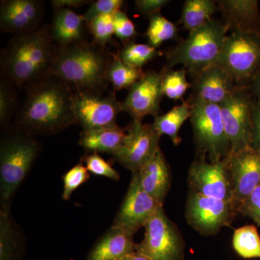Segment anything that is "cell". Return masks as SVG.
Listing matches in <instances>:
<instances>
[{"instance_id":"27","label":"cell","mask_w":260,"mask_h":260,"mask_svg":"<svg viewBox=\"0 0 260 260\" xmlns=\"http://www.w3.org/2000/svg\"><path fill=\"white\" fill-rule=\"evenodd\" d=\"M233 246L244 259L260 258V236L255 225L239 228L233 236Z\"/></svg>"},{"instance_id":"2","label":"cell","mask_w":260,"mask_h":260,"mask_svg":"<svg viewBox=\"0 0 260 260\" xmlns=\"http://www.w3.org/2000/svg\"><path fill=\"white\" fill-rule=\"evenodd\" d=\"M56 49L51 25L47 24L15 35L1 51L2 77L18 88L26 86L48 75Z\"/></svg>"},{"instance_id":"20","label":"cell","mask_w":260,"mask_h":260,"mask_svg":"<svg viewBox=\"0 0 260 260\" xmlns=\"http://www.w3.org/2000/svg\"><path fill=\"white\" fill-rule=\"evenodd\" d=\"M136 172L143 190L164 206L172 184V176L162 150L160 149L158 150Z\"/></svg>"},{"instance_id":"30","label":"cell","mask_w":260,"mask_h":260,"mask_svg":"<svg viewBox=\"0 0 260 260\" xmlns=\"http://www.w3.org/2000/svg\"><path fill=\"white\" fill-rule=\"evenodd\" d=\"M18 245L10 210L0 211V260H18Z\"/></svg>"},{"instance_id":"39","label":"cell","mask_w":260,"mask_h":260,"mask_svg":"<svg viewBox=\"0 0 260 260\" xmlns=\"http://www.w3.org/2000/svg\"><path fill=\"white\" fill-rule=\"evenodd\" d=\"M171 3L169 0H137L135 1V10L147 18L160 13L166 5Z\"/></svg>"},{"instance_id":"40","label":"cell","mask_w":260,"mask_h":260,"mask_svg":"<svg viewBox=\"0 0 260 260\" xmlns=\"http://www.w3.org/2000/svg\"><path fill=\"white\" fill-rule=\"evenodd\" d=\"M251 147L260 150V104L254 99L251 112Z\"/></svg>"},{"instance_id":"17","label":"cell","mask_w":260,"mask_h":260,"mask_svg":"<svg viewBox=\"0 0 260 260\" xmlns=\"http://www.w3.org/2000/svg\"><path fill=\"white\" fill-rule=\"evenodd\" d=\"M191 76L190 97L215 105H222L237 87L232 75L216 62Z\"/></svg>"},{"instance_id":"12","label":"cell","mask_w":260,"mask_h":260,"mask_svg":"<svg viewBox=\"0 0 260 260\" xmlns=\"http://www.w3.org/2000/svg\"><path fill=\"white\" fill-rule=\"evenodd\" d=\"M160 136L152 124L133 120L126 127L122 144L112 156L132 173L138 170L160 150Z\"/></svg>"},{"instance_id":"1","label":"cell","mask_w":260,"mask_h":260,"mask_svg":"<svg viewBox=\"0 0 260 260\" xmlns=\"http://www.w3.org/2000/svg\"><path fill=\"white\" fill-rule=\"evenodd\" d=\"M16 116L17 127L30 135L57 134L77 124L75 90L54 75H46L25 86Z\"/></svg>"},{"instance_id":"6","label":"cell","mask_w":260,"mask_h":260,"mask_svg":"<svg viewBox=\"0 0 260 260\" xmlns=\"http://www.w3.org/2000/svg\"><path fill=\"white\" fill-rule=\"evenodd\" d=\"M190 121L198 156L207 155L210 162L226 158L231 145L222 117L220 106L189 97Z\"/></svg>"},{"instance_id":"42","label":"cell","mask_w":260,"mask_h":260,"mask_svg":"<svg viewBox=\"0 0 260 260\" xmlns=\"http://www.w3.org/2000/svg\"><path fill=\"white\" fill-rule=\"evenodd\" d=\"M249 89L254 100L260 104V70L251 82Z\"/></svg>"},{"instance_id":"25","label":"cell","mask_w":260,"mask_h":260,"mask_svg":"<svg viewBox=\"0 0 260 260\" xmlns=\"http://www.w3.org/2000/svg\"><path fill=\"white\" fill-rule=\"evenodd\" d=\"M219 11L216 1L186 0L182 8L180 22L189 32L209 22Z\"/></svg>"},{"instance_id":"19","label":"cell","mask_w":260,"mask_h":260,"mask_svg":"<svg viewBox=\"0 0 260 260\" xmlns=\"http://www.w3.org/2000/svg\"><path fill=\"white\" fill-rule=\"evenodd\" d=\"M218 10L229 30L260 36L259 3L257 0H219Z\"/></svg>"},{"instance_id":"35","label":"cell","mask_w":260,"mask_h":260,"mask_svg":"<svg viewBox=\"0 0 260 260\" xmlns=\"http://www.w3.org/2000/svg\"><path fill=\"white\" fill-rule=\"evenodd\" d=\"M85 167L90 173L97 176L109 178L112 180H119L120 175L109 162L106 161L98 153H91L82 158Z\"/></svg>"},{"instance_id":"37","label":"cell","mask_w":260,"mask_h":260,"mask_svg":"<svg viewBox=\"0 0 260 260\" xmlns=\"http://www.w3.org/2000/svg\"><path fill=\"white\" fill-rule=\"evenodd\" d=\"M123 0H97L92 2L90 8L83 15L86 23L99 15L110 14L121 10L124 4Z\"/></svg>"},{"instance_id":"4","label":"cell","mask_w":260,"mask_h":260,"mask_svg":"<svg viewBox=\"0 0 260 260\" xmlns=\"http://www.w3.org/2000/svg\"><path fill=\"white\" fill-rule=\"evenodd\" d=\"M32 135L19 128L10 130L0 144L1 210H10L13 195L26 177L39 152Z\"/></svg>"},{"instance_id":"34","label":"cell","mask_w":260,"mask_h":260,"mask_svg":"<svg viewBox=\"0 0 260 260\" xmlns=\"http://www.w3.org/2000/svg\"><path fill=\"white\" fill-rule=\"evenodd\" d=\"M62 179L64 181L62 199L68 200L75 190L88 181L90 174L85 166L80 162L65 173Z\"/></svg>"},{"instance_id":"7","label":"cell","mask_w":260,"mask_h":260,"mask_svg":"<svg viewBox=\"0 0 260 260\" xmlns=\"http://www.w3.org/2000/svg\"><path fill=\"white\" fill-rule=\"evenodd\" d=\"M216 63L227 70L237 85L249 88L260 70V36L232 32Z\"/></svg>"},{"instance_id":"24","label":"cell","mask_w":260,"mask_h":260,"mask_svg":"<svg viewBox=\"0 0 260 260\" xmlns=\"http://www.w3.org/2000/svg\"><path fill=\"white\" fill-rule=\"evenodd\" d=\"M190 116V104L187 101L175 106L165 114L155 116L153 124L160 136L167 135L174 145H178L181 140L179 137L181 127Z\"/></svg>"},{"instance_id":"31","label":"cell","mask_w":260,"mask_h":260,"mask_svg":"<svg viewBox=\"0 0 260 260\" xmlns=\"http://www.w3.org/2000/svg\"><path fill=\"white\" fill-rule=\"evenodd\" d=\"M121 60L133 68L143 69V67L151 61L158 54L156 48L150 44L130 42L124 44L118 51Z\"/></svg>"},{"instance_id":"21","label":"cell","mask_w":260,"mask_h":260,"mask_svg":"<svg viewBox=\"0 0 260 260\" xmlns=\"http://www.w3.org/2000/svg\"><path fill=\"white\" fill-rule=\"evenodd\" d=\"M133 234L112 225L95 243L86 260H119L136 251Z\"/></svg>"},{"instance_id":"43","label":"cell","mask_w":260,"mask_h":260,"mask_svg":"<svg viewBox=\"0 0 260 260\" xmlns=\"http://www.w3.org/2000/svg\"><path fill=\"white\" fill-rule=\"evenodd\" d=\"M119 260H151L148 256L143 255V254H140L138 251H135V252L131 253V254H128L124 257L121 258Z\"/></svg>"},{"instance_id":"18","label":"cell","mask_w":260,"mask_h":260,"mask_svg":"<svg viewBox=\"0 0 260 260\" xmlns=\"http://www.w3.org/2000/svg\"><path fill=\"white\" fill-rule=\"evenodd\" d=\"M44 12L40 0H3L0 4V28L18 35L39 28Z\"/></svg>"},{"instance_id":"9","label":"cell","mask_w":260,"mask_h":260,"mask_svg":"<svg viewBox=\"0 0 260 260\" xmlns=\"http://www.w3.org/2000/svg\"><path fill=\"white\" fill-rule=\"evenodd\" d=\"M237 213L233 202L189 190L186 203V219L188 224L202 235L218 234L222 228L232 223Z\"/></svg>"},{"instance_id":"11","label":"cell","mask_w":260,"mask_h":260,"mask_svg":"<svg viewBox=\"0 0 260 260\" xmlns=\"http://www.w3.org/2000/svg\"><path fill=\"white\" fill-rule=\"evenodd\" d=\"M102 93L75 90L73 102L77 124L84 131L117 125V116L122 112L121 102L116 99L115 92L108 95Z\"/></svg>"},{"instance_id":"26","label":"cell","mask_w":260,"mask_h":260,"mask_svg":"<svg viewBox=\"0 0 260 260\" xmlns=\"http://www.w3.org/2000/svg\"><path fill=\"white\" fill-rule=\"evenodd\" d=\"M145 74L143 69L133 68L121 60L119 54H113V59L108 74L109 83L112 84L113 91L129 89Z\"/></svg>"},{"instance_id":"32","label":"cell","mask_w":260,"mask_h":260,"mask_svg":"<svg viewBox=\"0 0 260 260\" xmlns=\"http://www.w3.org/2000/svg\"><path fill=\"white\" fill-rule=\"evenodd\" d=\"M15 86L10 80L2 77L0 80V124L5 129L9 127L10 121L18 109V95Z\"/></svg>"},{"instance_id":"16","label":"cell","mask_w":260,"mask_h":260,"mask_svg":"<svg viewBox=\"0 0 260 260\" xmlns=\"http://www.w3.org/2000/svg\"><path fill=\"white\" fill-rule=\"evenodd\" d=\"M161 73L145 72L141 79L129 89L126 99L121 102L122 112L129 114L133 120L143 121L150 115H158L164 93Z\"/></svg>"},{"instance_id":"8","label":"cell","mask_w":260,"mask_h":260,"mask_svg":"<svg viewBox=\"0 0 260 260\" xmlns=\"http://www.w3.org/2000/svg\"><path fill=\"white\" fill-rule=\"evenodd\" d=\"M144 228V238L137 244L136 251L151 260L184 259L182 235L167 216L164 207L157 210Z\"/></svg>"},{"instance_id":"28","label":"cell","mask_w":260,"mask_h":260,"mask_svg":"<svg viewBox=\"0 0 260 260\" xmlns=\"http://www.w3.org/2000/svg\"><path fill=\"white\" fill-rule=\"evenodd\" d=\"M160 73L164 95L172 100H181L188 89L191 86L186 78L187 70L182 68L180 70H174L165 67Z\"/></svg>"},{"instance_id":"22","label":"cell","mask_w":260,"mask_h":260,"mask_svg":"<svg viewBox=\"0 0 260 260\" xmlns=\"http://www.w3.org/2000/svg\"><path fill=\"white\" fill-rule=\"evenodd\" d=\"M88 25L83 15L68 8L54 10L51 25V37L58 47L86 40Z\"/></svg>"},{"instance_id":"29","label":"cell","mask_w":260,"mask_h":260,"mask_svg":"<svg viewBox=\"0 0 260 260\" xmlns=\"http://www.w3.org/2000/svg\"><path fill=\"white\" fill-rule=\"evenodd\" d=\"M149 20L150 21L146 31L149 44L157 49L164 42L177 39V26L172 21L162 16L161 13L153 15L149 18Z\"/></svg>"},{"instance_id":"10","label":"cell","mask_w":260,"mask_h":260,"mask_svg":"<svg viewBox=\"0 0 260 260\" xmlns=\"http://www.w3.org/2000/svg\"><path fill=\"white\" fill-rule=\"evenodd\" d=\"M254 98L248 87L237 85L230 97L220 106L231 150L237 153L251 146V112Z\"/></svg>"},{"instance_id":"33","label":"cell","mask_w":260,"mask_h":260,"mask_svg":"<svg viewBox=\"0 0 260 260\" xmlns=\"http://www.w3.org/2000/svg\"><path fill=\"white\" fill-rule=\"evenodd\" d=\"M114 13L99 15L87 23L88 31L93 38V42L101 47L107 48L112 42L114 34Z\"/></svg>"},{"instance_id":"41","label":"cell","mask_w":260,"mask_h":260,"mask_svg":"<svg viewBox=\"0 0 260 260\" xmlns=\"http://www.w3.org/2000/svg\"><path fill=\"white\" fill-rule=\"evenodd\" d=\"M92 3L91 1L88 0H51V4L54 10L73 9V8H78L83 7L84 5Z\"/></svg>"},{"instance_id":"13","label":"cell","mask_w":260,"mask_h":260,"mask_svg":"<svg viewBox=\"0 0 260 260\" xmlns=\"http://www.w3.org/2000/svg\"><path fill=\"white\" fill-rule=\"evenodd\" d=\"M188 185L198 194L233 202L232 183L226 160L210 162L198 156L188 173Z\"/></svg>"},{"instance_id":"38","label":"cell","mask_w":260,"mask_h":260,"mask_svg":"<svg viewBox=\"0 0 260 260\" xmlns=\"http://www.w3.org/2000/svg\"><path fill=\"white\" fill-rule=\"evenodd\" d=\"M238 213L251 218L260 226V184L241 203Z\"/></svg>"},{"instance_id":"14","label":"cell","mask_w":260,"mask_h":260,"mask_svg":"<svg viewBox=\"0 0 260 260\" xmlns=\"http://www.w3.org/2000/svg\"><path fill=\"white\" fill-rule=\"evenodd\" d=\"M161 207L164 206L143 190L138 174L133 172L129 188L112 225L134 235L142 227H145Z\"/></svg>"},{"instance_id":"5","label":"cell","mask_w":260,"mask_h":260,"mask_svg":"<svg viewBox=\"0 0 260 260\" xmlns=\"http://www.w3.org/2000/svg\"><path fill=\"white\" fill-rule=\"evenodd\" d=\"M229 31L223 20L212 19L168 51L167 68L181 64L191 75L197 74L216 62Z\"/></svg>"},{"instance_id":"3","label":"cell","mask_w":260,"mask_h":260,"mask_svg":"<svg viewBox=\"0 0 260 260\" xmlns=\"http://www.w3.org/2000/svg\"><path fill=\"white\" fill-rule=\"evenodd\" d=\"M112 59L113 54L107 48L88 39L62 47L56 46L47 75L60 78L74 90L103 92L109 83L108 74Z\"/></svg>"},{"instance_id":"15","label":"cell","mask_w":260,"mask_h":260,"mask_svg":"<svg viewBox=\"0 0 260 260\" xmlns=\"http://www.w3.org/2000/svg\"><path fill=\"white\" fill-rule=\"evenodd\" d=\"M225 160L230 175L233 203L238 208L260 184V150L249 146L229 153Z\"/></svg>"},{"instance_id":"23","label":"cell","mask_w":260,"mask_h":260,"mask_svg":"<svg viewBox=\"0 0 260 260\" xmlns=\"http://www.w3.org/2000/svg\"><path fill=\"white\" fill-rule=\"evenodd\" d=\"M126 128L115 125L100 129L85 130L80 133L79 144L89 153L113 155L122 144Z\"/></svg>"},{"instance_id":"36","label":"cell","mask_w":260,"mask_h":260,"mask_svg":"<svg viewBox=\"0 0 260 260\" xmlns=\"http://www.w3.org/2000/svg\"><path fill=\"white\" fill-rule=\"evenodd\" d=\"M114 35L119 38L124 44L133 42L138 35L134 23L127 15L121 10L114 15Z\"/></svg>"}]
</instances>
